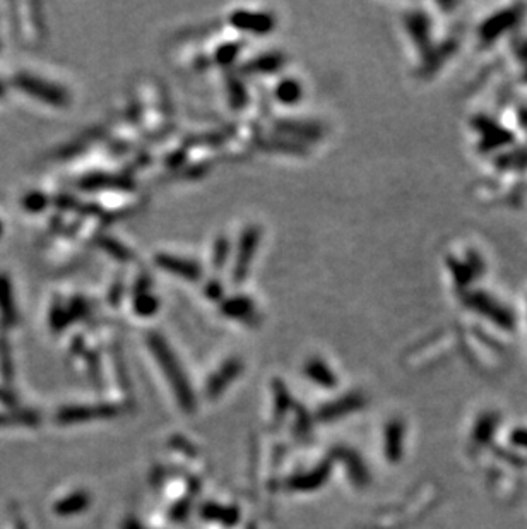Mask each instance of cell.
I'll use <instances>...</instances> for the list:
<instances>
[{
    "instance_id": "cell-1",
    "label": "cell",
    "mask_w": 527,
    "mask_h": 529,
    "mask_svg": "<svg viewBox=\"0 0 527 529\" xmlns=\"http://www.w3.org/2000/svg\"><path fill=\"white\" fill-rule=\"evenodd\" d=\"M148 346L151 348L156 360H158L159 367H161V370L165 372V375L168 377L170 384H172L173 390H175V394L178 396V401H180L187 410H190L192 404H194L190 386H188L187 377H185L183 370H181V365L178 363L175 353L170 350L165 337L158 335V332H149Z\"/></svg>"
},
{
    "instance_id": "cell-2",
    "label": "cell",
    "mask_w": 527,
    "mask_h": 529,
    "mask_svg": "<svg viewBox=\"0 0 527 529\" xmlns=\"http://www.w3.org/2000/svg\"><path fill=\"white\" fill-rule=\"evenodd\" d=\"M14 84H16L21 91L30 94V97L53 106H66L70 99L69 93H67L62 86H57V84H52L50 81L31 76V74H17V76L14 77Z\"/></svg>"
},
{
    "instance_id": "cell-3",
    "label": "cell",
    "mask_w": 527,
    "mask_h": 529,
    "mask_svg": "<svg viewBox=\"0 0 527 529\" xmlns=\"http://www.w3.org/2000/svg\"><path fill=\"white\" fill-rule=\"evenodd\" d=\"M259 240H261V230L257 226H248L241 233L240 243H238L237 259H235L233 271H231V279L233 283H241L248 276L252 261L257 252Z\"/></svg>"
},
{
    "instance_id": "cell-4",
    "label": "cell",
    "mask_w": 527,
    "mask_h": 529,
    "mask_svg": "<svg viewBox=\"0 0 527 529\" xmlns=\"http://www.w3.org/2000/svg\"><path fill=\"white\" fill-rule=\"evenodd\" d=\"M156 264L165 271L172 275L180 276L187 281H199L202 278V269L197 262L185 257H177L172 254H158L156 255Z\"/></svg>"
},
{
    "instance_id": "cell-5",
    "label": "cell",
    "mask_w": 527,
    "mask_h": 529,
    "mask_svg": "<svg viewBox=\"0 0 527 529\" xmlns=\"http://www.w3.org/2000/svg\"><path fill=\"white\" fill-rule=\"evenodd\" d=\"M230 23L241 31H250L255 34H266L274 28V17L267 12H250L237 10L231 14Z\"/></svg>"
},
{
    "instance_id": "cell-6",
    "label": "cell",
    "mask_w": 527,
    "mask_h": 529,
    "mask_svg": "<svg viewBox=\"0 0 527 529\" xmlns=\"http://www.w3.org/2000/svg\"><path fill=\"white\" fill-rule=\"evenodd\" d=\"M276 129L291 141H315L319 139L322 129L313 122H301L293 119H281L276 122Z\"/></svg>"
},
{
    "instance_id": "cell-7",
    "label": "cell",
    "mask_w": 527,
    "mask_h": 529,
    "mask_svg": "<svg viewBox=\"0 0 527 529\" xmlns=\"http://www.w3.org/2000/svg\"><path fill=\"white\" fill-rule=\"evenodd\" d=\"M219 310L223 312L226 317L238 319V321H243V322H252L255 315H257V312H255V307H254V301H252L248 297H243V295H238V297H231V298H226V300H221Z\"/></svg>"
},
{
    "instance_id": "cell-8",
    "label": "cell",
    "mask_w": 527,
    "mask_h": 529,
    "mask_svg": "<svg viewBox=\"0 0 527 529\" xmlns=\"http://www.w3.org/2000/svg\"><path fill=\"white\" fill-rule=\"evenodd\" d=\"M79 187L86 190H101V189L126 190V189H132L134 183H132L127 177L108 175V173H91V175H86L83 180H79Z\"/></svg>"
},
{
    "instance_id": "cell-9",
    "label": "cell",
    "mask_w": 527,
    "mask_h": 529,
    "mask_svg": "<svg viewBox=\"0 0 527 529\" xmlns=\"http://www.w3.org/2000/svg\"><path fill=\"white\" fill-rule=\"evenodd\" d=\"M241 372V361L237 360V358H233V360H228L226 363L223 365V367L219 368L218 372H216L215 375L211 377V381H209L208 384V389H206V392L209 394L211 397L218 396L219 392H223L224 389H226L228 386H230V382L233 381V379H237L238 375H240Z\"/></svg>"
},
{
    "instance_id": "cell-10",
    "label": "cell",
    "mask_w": 527,
    "mask_h": 529,
    "mask_svg": "<svg viewBox=\"0 0 527 529\" xmlns=\"http://www.w3.org/2000/svg\"><path fill=\"white\" fill-rule=\"evenodd\" d=\"M283 63L284 57L281 53H266V55H261L245 63L241 70L247 74H270L279 70Z\"/></svg>"
},
{
    "instance_id": "cell-11",
    "label": "cell",
    "mask_w": 527,
    "mask_h": 529,
    "mask_svg": "<svg viewBox=\"0 0 527 529\" xmlns=\"http://www.w3.org/2000/svg\"><path fill=\"white\" fill-rule=\"evenodd\" d=\"M0 314L6 319V322L16 321V307H14L12 286H10L9 278L6 275H0Z\"/></svg>"
},
{
    "instance_id": "cell-12",
    "label": "cell",
    "mask_w": 527,
    "mask_h": 529,
    "mask_svg": "<svg viewBox=\"0 0 527 529\" xmlns=\"http://www.w3.org/2000/svg\"><path fill=\"white\" fill-rule=\"evenodd\" d=\"M274 94H276V98L279 99L281 103H284V105H295V103H298L301 99L304 90H301V84L298 83L297 79L286 77V79H283L277 84Z\"/></svg>"
},
{
    "instance_id": "cell-13",
    "label": "cell",
    "mask_w": 527,
    "mask_h": 529,
    "mask_svg": "<svg viewBox=\"0 0 527 529\" xmlns=\"http://www.w3.org/2000/svg\"><path fill=\"white\" fill-rule=\"evenodd\" d=\"M159 307V301L155 295L148 293V291H139L134 297V310L137 312L141 317H151L156 314Z\"/></svg>"
},
{
    "instance_id": "cell-14",
    "label": "cell",
    "mask_w": 527,
    "mask_h": 529,
    "mask_svg": "<svg viewBox=\"0 0 527 529\" xmlns=\"http://www.w3.org/2000/svg\"><path fill=\"white\" fill-rule=\"evenodd\" d=\"M305 372H307V375L312 381L319 382V384L322 386H334V375L330 374L329 368L326 367V365L322 363L320 360H310L307 363V368H305Z\"/></svg>"
},
{
    "instance_id": "cell-15",
    "label": "cell",
    "mask_w": 527,
    "mask_h": 529,
    "mask_svg": "<svg viewBox=\"0 0 527 529\" xmlns=\"http://www.w3.org/2000/svg\"><path fill=\"white\" fill-rule=\"evenodd\" d=\"M99 245H101L103 250H106L110 255H113L115 259H119V261H122V262L130 261V257H132L130 250L127 247H123L120 241L108 239V237H103V239H99Z\"/></svg>"
},
{
    "instance_id": "cell-16",
    "label": "cell",
    "mask_w": 527,
    "mask_h": 529,
    "mask_svg": "<svg viewBox=\"0 0 527 529\" xmlns=\"http://www.w3.org/2000/svg\"><path fill=\"white\" fill-rule=\"evenodd\" d=\"M262 148L269 149V151H283V152H304L301 151V144L298 141L291 139H269L262 141Z\"/></svg>"
},
{
    "instance_id": "cell-17",
    "label": "cell",
    "mask_w": 527,
    "mask_h": 529,
    "mask_svg": "<svg viewBox=\"0 0 527 529\" xmlns=\"http://www.w3.org/2000/svg\"><path fill=\"white\" fill-rule=\"evenodd\" d=\"M228 254H230V241H228V239H224V237H219V239L216 240L215 248H212V266H215L216 269L223 268V266L226 264Z\"/></svg>"
},
{
    "instance_id": "cell-18",
    "label": "cell",
    "mask_w": 527,
    "mask_h": 529,
    "mask_svg": "<svg viewBox=\"0 0 527 529\" xmlns=\"http://www.w3.org/2000/svg\"><path fill=\"white\" fill-rule=\"evenodd\" d=\"M238 52H240V45L226 43L218 48V52H216V60H218L221 66H230V63L237 59Z\"/></svg>"
},
{
    "instance_id": "cell-19",
    "label": "cell",
    "mask_w": 527,
    "mask_h": 529,
    "mask_svg": "<svg viewBox=\"0 0 527 529\" xmlns=\"http://www.w3.org/2000/svg\"><path fill=\"white\" fill-rule=\"evenodd\" d=\"M46 202H48L46 201V197L40 192H30L26 195V197L23 199L24 209H28V211H31V212L43 211V209L46 208Z\"/></svg>"
},
{
    "instance_id": "cell-20",
    "label": "cell",
    "mask_w": 527,
    "mask_h": 529,
    "mask_svg": "<svg viewBox=\"0 0 527 529\" xmlns=\"http://www.w3.org/2000/svg\"><path fill=\"white\" fill-rule=\"evenodd\" d=\"M230 94H231V103L235 106H241L247 101V93H245L243 86H241L238 81H231L230 83Z\"/></svg>"
},
{
    "instance_id": "cell-21",
    "label": "cell",
    "mask_w": 527,
    "mask_h": 529,
    "mask_svg": "<svg viewBox=\"0 0 527 529\" xmlns=\"http://www.w3.org/2000/svg\"><path fill=\"white\" fill-rule=\"evenodd\" d=\"M206 295H208L211 300L221 301V298H223V285L218 281L208 283V286H206Z\"/></svg>"
},
{
    "instance_id": "cell-22",
    "label": "cell",
    "mask_w": 527,
    "mask_h": 529,
    "mask_svg": "<svg viewBox=\"0 0 527 529\" xmlns=\"http://www.w3.org/2000/svg\"><path fill=\"white\" fill-rule=\"evenodd\" d=\"M2 232H3V225H2V223H0V235H2Z\"/></svg>"
},
{
    "instance_id": "cell-23",
    "label": "cell",
    "mask_w": 527,
    "mask_h": 529,
    "mask_svg": "<svg viewBox=\"0 0 527 529\" xmlns=\"http://www.w3.org/2000/svg\"><path fill=\"white\" fill-rule=\"evenodd\" d=\"M2 93H3V88H2V84H0V94Z\"/></svg>"
}]
</instances>
